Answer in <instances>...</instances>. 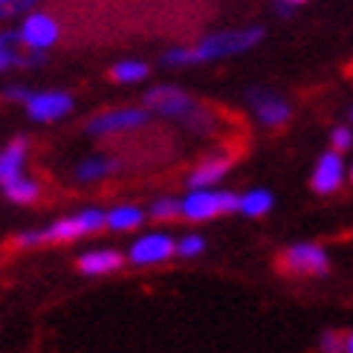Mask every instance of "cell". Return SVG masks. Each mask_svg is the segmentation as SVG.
I'll use <instances>...</instances> for the list:
<instances>
[{
	"instance_id": "cell-1",
	"label": "cell",
	"mask_w": 353,
	"mask_h": 353,
	"mask_svg": "<svg viewBox=\"0 0 353 353\" xmlns=\"http://www.w3.org/2000/svg\"><path fill=\"white\" fill-rule=\"evenodd\" d=\"M145 99V110L151 116H163V119H174V122H185L188 128L194 130H205V125L212 122V116L205 113L194 99H191L183 87H174V84H157L151 87L148 93L142 96Z\"/></svg>"
},
{
	"instance_id": "cell-2",
	"label": "cell",
	"mask_w": 353,
	"mask_h": 353,
	"mask_svg": "<svg viewBox=\"0 0 353 353\" xmlns=\"http://www.w3.org/2000/svg\"><path fill=\"white\" fill-rule=\"evenodd\" d=\"M263 41V26H238V29H220V32L205 35L191 55H194V64H209V61H223V58L249 52L252 47Z\"/></svg>"
},
{
	"instance_id": "cell-3",
	"label": "cell",
	"mask_w": 353,
	"mask_h": 353,
	"mask_svg": "<svg viewBox=\"0 0 353 353\" xmlns=\"http://www.w3.org/2000/svg\"><path fill=\"white\" fill-rule=\"evenodd\" d=\"M232 212H238V194L226 188H194L180 200V217L191 223H205Z\"/></svg>"
},
{
	"instance_id": "cell-4",
	"label": "cell",
	"mask_w": 353,
	"mask_h": 353,
	"mask_svg": "<svg viewBox=\"0 0 353 353\" xmlns=\"http://www.w3.org/2000/svg\"><path fill=\"white\" fill-rule=\"evenodd\" d=\"M108 223V212L99 209V205H87V209L70 214V217H58L50 226H43V243H70L87 238V234L101 232Z\"/></svg>"
},
{
	"instance_id": "cell-5",
	"label": "cell",
	"mask_w": 353,
	"mask_h": 353,
	"mask_svg": "<svg viewBox=\"0 0 353 353\" xmlns=\"http://www.w3.org/2000/svg\"><path fill=\"white\" fill-rule=\"evenodd\" d=\"M18 35H21L23 52H47L61 41V23H58L55 14L35 9V12H29L21 18Z\"/></svg>"
},
{
	"instance_id": "cell-6",
	"label": "cell",
	"mask_w": 353,
	"mask_h": 353,
	"mask_svg": "<svg viewBox=\"0 0 353 353\" xmlns=\"http://www.w3.org/2000/svg\"><path fill=\"white\" fill-rule=\"evenodd\" d=\"M151 122V113L145 108H110L96 113L90 122H87V134L90 137H116V134H130V130H139Z\"/></svg>"
},
{
	"instance_id": "cell-7",
	"label": "cell",
	"mask_w": 353,
	"mask_h": 353,
	"mask_svg": "<svg viewBox=\"0 0 353 353\" xmlns=\"http://www.w3.org/2000/svg\"><path fill=\"white\" fill-rule=\"evenodd\" d=\"M72 108H76V99L67 90H32L29 99L23 101L26 116L38 125L61 122L72 113Z\"/></svg>"
},
{
	"instance_id": "cell-8",
	"label": "cell",
	"mask_w": 353,
	"mask_h": 353,
	"mask_svg": "<svg viewBox=\"0 0 353 353\" xmlns=\"http://www.w3.org/2000/svg\"><path fill=\"white\" fill-rule=\"evenodd\" d=\"M171 255H176V241L168 232H148L139 234V238L128 246L125 261L134 263V267H157V263L171 261Z\"/></svg>"
},
{
	"instance_id": "cell-9",
	"label": "cell",
	"mask_w": 353,
	"mask_h": 353,
	"mask_svg": "<svg viewBox=\"0 0 353 353\" xmlns=\"http://www.w3.org/2000/svg\"><path fill=\"white\" fill-rule=\"evenodd\" d=\"M284 270L296 275H327L330 258L319 243H292L281 252Z\"/></svg>"
},
{
	"instance_id": "cell-10",
	"label": "cell",
	"mask_w": 353,
	"mask_h": 353,
	"mask_svg": "<svg viewBox=\"0 0 353 353\" xmlns=\"http://www.w3.org/2000/svg\"><path fill=\"white\" fill-rule=\"evenodd\" d=\"M249 108H252L255 119H258L261 125H267V128H281V125H287L290 113H292V108H290L287 99H281V96L272 93V90H258V87H255L252 93H249Z\"/></svg>"
},
{
	"instance_id": "cell-11",
	"label": "cell",
	"mask_w": 353,
	"mask_h": 353,
	"mask_svg": "<svg viewBox=\"0 0 353 353\" xmlns=\"http://www.w3.org/2000/svg\"><path fill=\"white\" fill-rule=\"evenodd\" d=\"M345 176H347V168H345L342 154L339 151H325L316 159L310 185H313L316 194H333V191H339V185L345 183Z\"/></svg>"
},
{
	"instance_id": "cell-12",
	"label": "cell",
	"mask_w": 353,
	"mask_h": 353,
	"mask_svg": "<svg viewBox=\"0 0 353 353\" xmlns=\"http://www.w3.org/2000/svg\"><path fill=\"white\" fill-rule=\"evenodd\" d=\"M76 267L81 275H110V272H119L125 267V252H119V249H108V246H101V249H87V252L79 255L76 261Z\"/></svg>"
},
{
	"instance_id": "cell-13",
	"label": "cell",
	"mask_w": 353,
	"mask_h": 353,
	"mask_svg": "<svg viewBox=\"0 0 353 353\" xmlns=\"http://www.w3.org/2000/svg\"><path fill=\"white\" fill-rule=\"evenodd\" d=\"M229 168H232V159L229 157H223V154L205 157L203 163L188 174V188L191 191H194V188H212V185H217L229 174Z\"/></svg>"
},
{
	"instance_id": "cell-14",
	"label": "cell",
	"mask_w": 353,
	"mask_h": 353,
	"mask_svg": "<svg viewBox=\"0 0 353 353\" xmlns=\"http://www.w3.org/2000/svg\"><path fill=\"white\" fill-rule=\"evenodd\" d=\"M26 159H29L26 139H12L6 148H0V185H6L9 180H18V176H23Z\"/></svg>"
},
{
	"instance_id": "cell-15",
	"label": "cell",
	"mask_w": 353,
	"mask_h": 353,
	"mask_svg": "<svg viewBox=\"0 0 353 353\" xmlns=\"http://www.w3.org/2000/svg\"><path fill=\"white\" fill-rule=\"evenodd\" d=\"M119 171V159H113V157H87L81 159V163L76 165V180L79 183H101V180H108L110 174Z\"/></svg>"
},
{
	"instance_id": "cell-16",
	"label": "cell",
	"mask_w": 353,
	"mask_h": 353,
	"mask_svg": "<svg viewBox=\"0 0 353 353\" xmlns=\"http://www.w3.org/2000/svg\"><path fill=\"white\" fill-rule=\"evenodd\" d=\"M142 223H145V209H139V205H130V203H122V205H113V209H108L105 229L125 234V232H137Z\"/></svg>"
},
{
	"instance_id": "cell-17",
	"label": "cell",
	"mask_w": 353,
	"mask_h": 353,
	"mask_svg": "<svg viewBox=\"0 0 353 353\" xmlns=\"http://www.w3.org/2000/svg\"><path fill=\"white\" fill-rule=\"evenodd\" d=\"M0 191H3V197L14 205H32L41 197L38 180H32V176H26V174L18 176V180H9L6 185H0Z\"/></svg>"
},
{
	"instance_id": "cell-18",
	"label": "cell",
	"mask_w": 353,
	"mask_h": 353,
	"mask_svg": "<svg viewBox=\"0 0 353 353\" xmlns=\"http://www.w3.org/2000/svg\"><path fill=\"white\" fill-rule=\"evenodd\" d=\"M272 194L267 188H249L246 194L238 197V212L246 214V217H263L270 209H272Z\"/></svg>"
},
{
	"instance_id": "cell-19",
	"label": "cell",
	"mask_w": 353,
	"mask_h": 353,
	"mask_svg": "<svg viewBox=\"0 0 353 353\" xmlns=\"http://www.w3.org/2000/svg\"><path fill=\"white\" fill-rule=\"evenodd\" d=\"M148 64L139 61V58H125V61H116L110 67V79L116 84H139L148 79Z\"/></svg>"
},
{
	"instance_id": "cell-20",
	"label": "cell",
	"mask_w": 353,
	"mask_h": 353,
	"mask_svg": "<svg viewBox=\"0 0 353 353\" xmlns=\"http://www.w3.org/2000/svg\"><path fill=\"white\" fill-rule=\"evenodd\" d=\"M205 252V238L203 234H197V232H188V234H183L180 241H176V255L180 258H200Z\"/></svg>"
},
{
	"instance_id": "cell-21",
	"label": "cell",
	"mask_w": 353,
	"mask_h": 353,
	"mask_svg": "<svg viewBox=\"0 0 353 353\" xmlns=\"http://www.w3.org/2000/svg\"><path fill=\"white\" fill-rule=\"evenodd\" d=\"M148 214L154 220H174V217H180V200H176V197H157L148 205Z\"/></svg>"
},
{
	"instance_id": "cell-22",
	"label": "cell",
	"mask_w": 353,
	"mask_h": 353,
	"mask_svg": "<svg viewBox=\"0 0 353 353\" xmlns=\"http://www.w3.org/2000/svg\"><path fill=\"white\" fill-rule=\"evenodd\" d=\"M26 64V52L21 47H9V43H0V76L14 67H23Z\"/></svg>"
},
{
	"instance_id": "cell-23",
	"label": "cell",
	"mask_w": 353,
	"mask_h": 353,
	"mask_svg": "<svg viewBox=\"0 0 353 353\" xmlns=\"http://www.w3.org/2000/svg\"><path fill=\"white\" fill-rule=\"evenodd\" d=\"M41 0H12L9 6L0 9V21H12V18H23V14L35 12Z\"/></svg>"
},
{
	"instance_id": "cell-24",
	"label": "cell",
	"mask_w": 353,
	"mask_h": 353,
	"mask_svg": "<svg viewBox=\"0 0 353 353\" xmlns=\"http://www.w3.org/2000/svg\"><path fill=\"white\" fill-rule=\"evenodd\" d=\"M319 353H345V333L325 330L319 336Z\"/></svg>"
},
{
	"instance_id": "cell-25",
	"label": "cell",
	"mask_w": 353,
	"mask_h": 353,
	"mask_svg": "<svg viewBox=\"0 0 353 353\" xmlns=\"http://www.w3.org/2000/svg\"><path fill=\"white\" fill-rule=\"evenodd\" d=\"M163 64L165 67H185V64H194V55H191L188 47H171L163 55Z\"/></svg>"
},
{
	"instance_id": "cell-26",
	"label": "cell",
	"mask_w": 353,
	"mask_h": 353,
	"mask_svg": "<svg viewBox=\"0 0 353 353\" xmlns=\"http://www.w3.org/2000/svg\"><path fill=\"white\" fill-rule=\"evenodd\" d=\"M12 243L18 249H35V246H43V232L41 229H26V232H18L12 238Z\"/></svg>"
},
{
	"instance_id": "cell-27",
	"label": "cell",
	"mask_w": 353,
	"mask_h": 353,
	"mask_svg": "<svg viewBox=\"0 0 353 353\" xmlns=\"http://www.w3.org/2000/svg\"><path fill=\"white\" fill-rule=\"evenodd\" d=\"M330 142H333V151H347L350 145H353V130L347 125H336L333 128V134H330Z\"/></svg>"
},
{
	"instance_id": "cell-28",
	"label": "cell",
	"mask_w": 353,
	"mask_h": 353,
	"mask_svg": "<svg viewBox=\"0 0 353 353\" xmlns=\"http://www.w3.org/2000/svg\"><path fill=\"white\" fill-rule=\"evenodd\" d=\"M29 93H32V90H29V87H23V84H9L6 90H3V99H6V101H18V105H23V101L29 99Z\"/></svg>"
},
{
	"instance_id": "cell-29",
	"label": "cell",
	"mask_w": 353,
	"mask_h": 353,
	"mask_svg": "<svg viewBox=\"0 0 353 353\" xmlns=\"http://www.w3.org/2000/svg\"><path fill=\"white\" fill-rule=\"evenodd\" d=\"M41 64H47V52H26L23 67H41Z\"/></svg>"
},
{
	"instance_id": "cell-30",
	"label": "cell",
	"mask_w": 353,
	"mask_h": 353,
	"mask_svg": "<svg viewBox=\"0 0 353 353\" xmlns=\"http://www.w3.org/2000/svg\"><path fill=\"white\" fill-rule=\"evenodd\" d=\"M275 14H281V18H290V14H292V6H287V3H281V0H278Z\"/></svg>"
},
{
	"instance_id": "cell-31",
	"label": "cell",
	"mask_w": 353,
	"mask_h": 353,
	"mask_svg": "<svg viewBox=\"0 0 353 353\" xmlns=\"http://www.w3.org/2000/svg\"><path fill=\"white\" fill-rule=\"evenodd\" d=\"M345 353H353V330L345 333Z\"/></svg>"
},
{
	"instance_id": "cell-32",
	"label": "cell",
	"mask_w": 353,
	"mask_h": 353,
	"mask_svg": "<svg viewBox=\"0 0 353 353\" xmlns=\"http://www.w3.org/2000/svg\"><path fill=\"white\" fill-rule=\"evenodd\" d=\"M281 3H287V6H292V9H296V6H301V3H307V0H281Z\"/></svg>"
},
{
	"instance_id": "cell-33",
	"label": "cell",
	"mask_w": 353,
	"mask_h": 353,
	"mask_svg": "<svg viewBox=\"0 0 353 353\" xmlns=\"http://www.w3.org/2000/svg\"><path fill=\"white\" fill-rule=\"evenodd\" d=\"M12 3V0H0V9H3V6H9Z\"/></svg>"
},
{
	"instance_id": "cell-34",
	"label": "cell",
	"mask_w": 353,
	"mask_h": 353,
	"mask_svg": "<svg viewBox=\"0 0 353 353\" xmlns=\"http://www.w3.org/2000/svg\"><path fill=\"white\" fill-rule=\"evenodd\" d=\"M350 180H353V168H350Z\"/></svg>"
},
{
	"instance_id": "cell-35",
	"label": "cell",
	"mask_w": 353,
	"mask_h": 353,
	"mask_svg": "<svg viewBox=\"0 0 353 353\" xmlns=\"http://www.w3.org/2000/svg\"><path fill=\"white\" fill-rule=\"evenodd\" d=\"M350 119H353V113H350Z\"/></svg>"
}]
</instances>
